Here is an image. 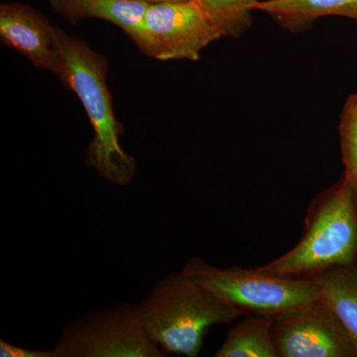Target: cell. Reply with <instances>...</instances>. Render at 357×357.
<instances>
[{"instance_id":"6da1fadb","label":"cell","mask_w":357,"mask_h":357,"mask_svg":"<svg viewBox=\"0 0 357 357\" xmlns=\"http://www.w3.org/2000/svg\"><path fill=\"white\" fill-rule=\"evenodd\" d=\"M56 69L66 88L83 103L95 136L86 148V165L105 181L128 185L136 173V160L122 149L124 134L115 117L107 84V61L100 54L64 31L55 28Z\"/></svg>"},{"instance_id":"7a4b0ae2","label":"cell","mask_w":357,"mask_h":357,"mask_svg":"<svg viewBox=\"0 0 357 357\" xmlns=\"http://www.w3.org/2000/svg\"><path fill=\"white\" fill-rule=\"evenodd\" d=\"M136 306L145 333L169 356H198L211 326L243 317L183 270L161 279Z\"/></svg>"},{"instance_id":"3957f363","label":"cell","mask_w":357,"mask_h":357,"mask_svg":"<svg viewBox=\"0 0 357 357\" xmlns=\"http://www.w3.org/2000/svg\"><path fill=\"white\" fill-rule=\"evenodd\" d=\"M354 263H357V203L342 176L312 201L305 218L304 236L297 245L256 269L275 276L311 278Z\"/></svg>"},{"instance_id":"277c9868","label":"cell","mask_w":357,"mask_h":357,"mask_svg":"<svg viewBox=\"0 0 357 357\" xmlns=\"http://www.w3.org/2000/svg\"><path fill=\"white\" fill-rule=\"evenodd\" d=\"M182 270L243 316L274 319L319 299L318 285L311 278L275 276L256 268L220 269L199 257H192Z\"/></svg>"},{"instance_id":"5b68a950","label":"cell","mask_w":357,"mask_h":357,"mask_svg":"<svg viewBox=\"0 0 357 357\" xmlns=\"http://www.w3.org/2000/svg\"><path fill=\"white\" fill-rule=\"evenodd\" d=\"M55 357H168L141 325L137 306L121 303L86 312L66 324Z\"/></svg>"},{"instance_id":"8992f818","label":"cell","mask_w":357,"mask_h":357,"mask_svg":"<svg viewBox=\"0 0 357 357\" xmlns=\"http://www.w3.org/2000/svg\"><path fill=\"white\" fill-rule=\"evenodd\" d=\"M222 34L198 0L151 4L137 47L156 60H199Z\"/></svg>"},{"instance_id":"52a82bcc","label":"cell","mask_w":357,"mask_h":357,"mask_svg":"<svg viewBox=\"0 0 357 357\" xmlns=\"http://www.w3.org/2000/svg\"><path fill=\"white\" fill-rule=\"evenodd\" d=\"M278 357H357V344L337 314L318 299L273 319Z\"/></svg>"},{"instance_id":"ba28073f","label":"cell","mask_w":357,"mask_h":357,"mask_svg":"<svg viewBox=\"0 0 357 357\" xmlns=\"http://www.w3.org/2000/svg\"><path fill=\"white\" fill-rule=\"evenodd\" d=\"M55 28L30 6L3 3L0 6V38L34 66L55 72L57 52Z\"/></svg>"},{"instance_id":"9c48e42d","label":"cell","mask_w":357,"mask_h":357,"mask_svg":"<svg viewBox=\"0 0 357 357\" xmlns=\"http://www.w3.org/2000/svg\"><path fill=\"white\" fill-rule=\"evenodd\" d=\"M252 9L268 14L281 28L292 33L306 32L326 16L357 22V0H258Z\"/></svg>"},{"instance_id":"30bf717a","label":"cell","mask_w":357,"mask_h":357,"mask_svg":"<svg viewBox=\"0 0 357 357\" xmlns=\"http://www.w3.org/2000/svg\"><path fill=\"white\" fill-rule=\"evenodd\" d=\"M319 299L337 314L357 344V263L331 268L311 277Z\"/></svg>"},{"instance_id":"8fae6325","label":"cell","mask_w":357,"mask_h":357,"mask_svg":"<svg viewBox=\"0 0 357 357\" xmlns=\"http://www.w3.org/2000/svg\"><path fill=\"white\" fill-rule=\"evenodd\" d=\"M151 4L141 0H81L64 14L67 20L98 18L121 27L137 44L144 30L145 16Z\"/></svg>"},{"instance_id":"7c38bea8","label":"cell","mask_w":357,"mask_h":357,"mask_svg":"<svg viewBox=\"0 0 357 357\" xmlns=\"http://www.w3.org/2000/svg\"><path fill=\"white\" fill-rule=\"evenodd\" d=\"M273 319L245 316L230 328L215 357H278L272 337Z\"/></svg>"},{"instance_id":"4fadbf2b","label":"cell","mask_w":357,"mask_h":357,"mask_svg":"<svg viewBox=\"0 0 357 357\" xmlns=\"http://www.w3.org/2000/svg\"><path fill=\"white\" fill-rule=\"evenodd\" d=\"M223 37L238 38L252 26L253 4L258 0H198Z\"/></svg>"},{"instance_id":"5bb4252c","label":"cell","mask_w":357,"mask_h":357,"mask_svg":"<svg viewBox=\"0 0 357 357\" xmlns=\"http://www.w3.org/2000/svg\"><path fill=\"white\" fill-rule=\"evenodd\" d=\"M344 177L351 185L357 203V91L347 98L338 123Z\"/></svg>"},{"instance_id":"9a60e30c","label":"cell","mask_w":357,"mask_h":357,"mask_svg":"<svg viewBox=\"0 0 357 357\" xmlns=\"http://www.w3.org/2000/svg\"><path fill=\"white\" fill-rule=\"evenodd\" d=\"M0 356L1 357H55L54 356L53 349H45V351H39V349H26V347H20L11 344L7 340L1 338L0 340Z\"/></svg>"},{"instance_id":"2e32d148","label":"cell","mask_w":357,"mask_h":357,"mask_svg":"<svg viewBox=\"0 0 357 357\" xmlns=\"http://www.w3.org/2000/svg\"><path fill=\"white\" fill-rule=\"evenodd\" d=\"M79 1H81V0H51L53 6L58 9L59 13L62 14L67 13L70 7L74 6L75 4H77V2Z\"/></svg>"},{"instance_id":"e0dca14e","label":"cell","mask_w":357,"mask_h":357,"mask_svg":"<svg viewBox=\"0 0 357 357\" xmlns=\"http://www.w3.org/2000/svg\"><path fill=\"white\" fill-rule=\"evenodd\" d=\"M141 1L148 2L150 4L168 3V2H184L190 0H141Z\"/></svg>"}]
</instances>
